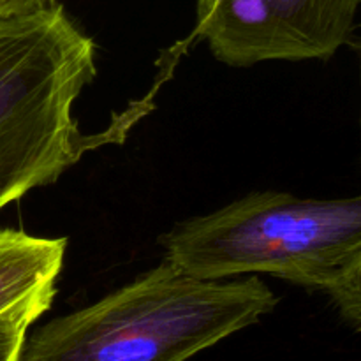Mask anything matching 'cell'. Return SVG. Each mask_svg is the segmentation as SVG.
<instances>
[{"instance_id":"6da1fadb","label":"cell","mask_w":361,"mask_h":361,"mask_svg":"<svg viewBox=\"0 0 361 361\" xmlns=\"http://www.w3.org/2000/svg\"><path fill=\"white\" fill-rule=\"evenodd\" d=\"M256 275L200 279L162 261L25 338L20 361H187L274 310Z\"/></svg>"},{"instance_id":"7a4b0ae2","label":"cell","mask_w":361,"mask_h":361,"mask_svg":"<svg viewBox=\"0 0 361 361\" xmlns=\"http://www.w3.org/2000/svg\"><path fill=\"white\" fill-rule=\"evenodd\" d=\"M97 74L95 44L53 6L0 18V210L55 183L81 155L122 133L83 134L73 104Z\"/></svg>"},{"instance_id":"3957f363","label":"cell","mask_w":361,"mask_h":361,"mask_svg":"<svg viewBox=\"0 0 361 361\" xmlns=\"http://www.w3.org/2000/svg\"><path fill=\"white\" fill-rule=\"evenodd\" d=\"M164 261L200 279L268 274L326 291L361 250V194L303 200L254 192L161 236Z\"/></svg>"},{"instance_id":"277c9868","label":"cell","mask_w":361,"mask_h":361,"mask_svg":"<svg viewBox=\"0 0 361 361\" xmlns=\"http://www.w3.org/2000/svg\"><path fill=\"white\" fill-rule=\"evenodd\" d=\"M196 35L233 67L328 60L351 41L361 0H196Z\"/></svg>"},{"instance_id":"5b68a950","label":"cell","mask_w":361,"mask_h":361,"mask_svg":"<svg viewBox=\"0 0 361 361\" xmlns=\"http://www.w3.org/2000/svg\"><path fill=\"white\" fill-rule=\"evenodd\" d=\"M66 247V238H42L16 229H0V312L55 286Z\"/></svg>"},{"instance_id":"8992f818","label":"cell","mask_w":361,"mask_h":361,"mask_svg":"<svg viewBox=\"0 0 361 361\" xmlns=\"http://www.w3.org/2000/svg\"><path fill=\"white\" fill-rule=\"evenodd\" d=\"M56 288L41 289L0 312V361H20L27 331L55 300Z\"/></svg>"},{"instance_id":"52a82bcc","label":"cell","mask_w":361,"mask_h":361,"mask_svg":"<svg viewBox=\"0 0 361 361\" xmlns=\"http://www.w3.org/2000/svg\"><path fill=\"white\" fill-rule=\"evenodd\" d=\"M324 293L342 319L356 331H361V250L351 267Z\"/></svg>"},{"instance_id":"ba28073f","label":"cell","mask_w":361,"mask_h":361,"mask_svg":"<svg viewBox=\"0 0 361 361\" xmlns=\"http://www.w3.org/2000/svg\"><path fill=\"white\" fill-rule=\"evenodd\" d=\"M53 6H56V0H0V18L28 16Z\"/></svg>"},{"instance_id":"9c48e42d","label":"cell","mask_w":361,"mask_h":361,"mask_svg":"<svg viewBox=\"0 0 361 361\" xmlns=\"http://www.w3.org/2000/svg\"><path fill=\"white\" fill-rule=\"evenodd\" d=\"M355 49H356V53H358V59H360V71H361V37L358 39V41L355 42Z\"/></svg>"}]
</instances>
